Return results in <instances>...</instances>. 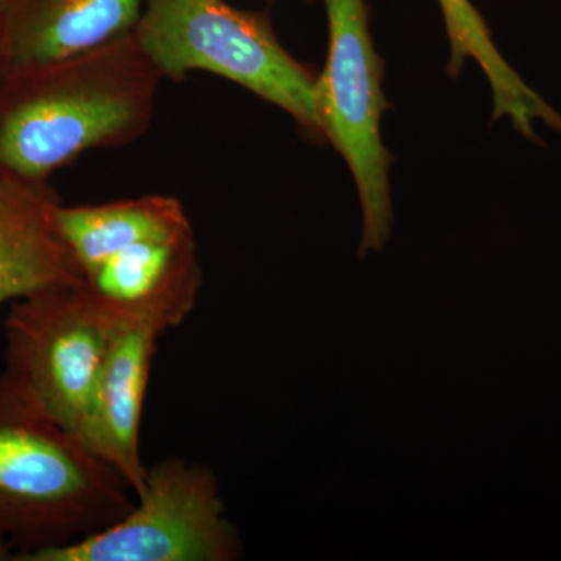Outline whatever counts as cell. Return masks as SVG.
Masks as SVG:
<instances>
[{
	"label": "cell",
	"instance_id": "obj_1",
	"mask_svg": "<svg viewBox=\"0 0 561 561\" xmlns=\"http://www.w3.org/2000/svg\"><path fill=\"white\" fill-rule=\"evenodd\" d=\"M162 77L135 35L0 73V171L49 181L87 151L150 130Z\"/></svg>",
	"mask_w": 561,
	"mask_h": 561
},
{
	"label": "cell",
	"instance_id": "obj_2",
	"mask_svg": "<svg viewBox=\"0 0 561 561\" xmlns=\"http://www.w3.org/2000/svg\"><path fill=\"white\" fill-rule=\"evenodd\" d=\"M133 490L0 373V541L14 556L58 548L119 522Z\"/></svg>",
	"mask_w": 561,
	"mask_h": 561
},
{
	"label": "cell",
	"instance_id": "obj_3",
	"mask_svg": "<svg viewBox=\"0 0 561 561\" xmlns=\"http://www.w3.org/2000/svg\"><path fill=\"white\" fill-rule=\"evenodd\" d=\"M133 35L162 80L216 73L286 111L312 139H323L317 73L284 49L265 14L225 0H147Z\"/></svg>",
	"mask_w": 561,
	"mask_h": 561
},
{
	"label": "cell",
	"instance_id": "obj_4",
	"mask_svg": "<svg viewBox=\"0 0 561 561\" xmlns=\"http://www.w3.org/2000/svg\"><path fill=\"white\" fill-rule=\"evenodd\" d=\"M114 332L83 286L36 291L11 302L3 321V373L80 440Z\"/></svg>",
	"mask_w": 561,
	"mask_h": 561
},
{
	"label": "cell",
	"instance_id": "obj_5",
	"mask_svg": "<svg viewBox=\"0 0 561 561\" xmlns=\"http://www.w3.org/2000/svg\"><path fill=\"white\" fill-rule=\"evenodd\" d=\"M330 46L317 76V113L323 138L346 161L359 192L364 232L360 256L381 251L390 239L389 172L391 158L381 139L387 110L383 62L376 54L364 0H323Z\"/></svg>",
	"mask_w": 561,
	"mask_h": 561
},
{
	"label": "cell",
	"instance_id": "obj_6",
	"mask_svg": "<svg viewBox=\"0 0 561 561\" xmlns=\"http://www.w3.org/2000/svg\"><path fill=\"white\" fill-rule=\"evenodd\" d=\"M242 552L214 471L168 457L147 467L146 485L119 522L14 561H234Z\"/></svg>",
	"mask_w": 561,
	"mask_h": 561
},
{
	"label": "cell",
	"instance_id": "obj_7",
	"mask_svg": "<svg viewBox=\"0 0 561 561\" xmlns=\"http://www.w3.org/2000/svg\"><path fill=\"white\" fill-rule=\"evenodd\" d=\"M203 284L191 225L136 239L83 271V289L114 321H139L162 332L197 306Z\"/></svg>",
	"mask_w": 561,
	"mask_h": 561
},
{
	"label": "cell",
	"instance_id": "obj_8",
	"mask_svg": "<svg viewBox=\"0 0 561 561\" xmlns=\"http://www.w3.org/2000/svg\"><path fill=\"white\" fill-rule=\"evenodd\" d=\"M162 334L153 324L116 321L113 343L80 435V442L130 485L135 497L146 485L140 421Z\"/></svg>",
	"mask_w": 561,
	"mask_h": 561
},
{
	"label": "cell",
	"instance_id": "obj_9",
	"mask_svg": "<svg viewBox=\"0 0 561 561\" xmlns=\"http://www.w3.org/2000/svg\"><path fill=\"white\" fill-rule=\"evenodd\" d=\"M60 195L50 181L0 171V306L83 275L57 225Z\"/></svg>",
	"mask_w": 561,
	"mask_h": 561
},
{
	"label": "cell",
	"instance_id": "obj_10",
	"mask_svg": "<svg viewBox=\"0 0 561 561\" xmlns=\"http://www.w3.org/2000/svg\"><path fill=\"white\" fill-rule=\"evenodd\" d=\"M147 0H0V73L72 57L135 31Z\"/></svg>",
	"mask_w": 561,
	"mask_h": 561
},
{
	"label": "cell",
	"instance_id": "obj_11",
	"mask_svg": "<svg viewBox=\"0 0 561 561\" xmlns=\"http://www.w3.org/2000/svg\"><path fill=\"white\" fill-rule=\"evenodd\" d=\"M451 44L449 70L459 76L467 60L481 66L493 92L494 119L507 117L513 128L531 142L541 144L535 122L561 135V114L505 61L491 39L489 25L471 0H438Z\"/></svg>",
	"mask_w": 561,
	"mask_h": 561
},
{
	"label": "cell",
	"instance_id": "obj_12",
	"mask_svg": "<svg viewBox=\"0 0 561 561\" xmlns=\"http://www.w3.org/2000/svg\"><path fill=\"white\" fill-rule=\"evenodd\" d=\"M57 225L81 275L84 268L136 239L191 225L186 208L171 195H142L57 210Z\"/></svg>",
	"mask_w": 561,
	"mask_h": 561
},
{
	"label": "cell",
	"instance_id": "obj_13",
	"mask_svg": "<svg viewBox=\"0 0 561 561\" xmlns=\"http://www.w3.org/2000/svg\"><path fill=\"white\" fill-rule=\"evenodd\" d=\"M14 551L5 541H0V561L13 560Z\"/></svg>",
	"mask_w": 561,
	"mask_h": 561
}]
</instances>
